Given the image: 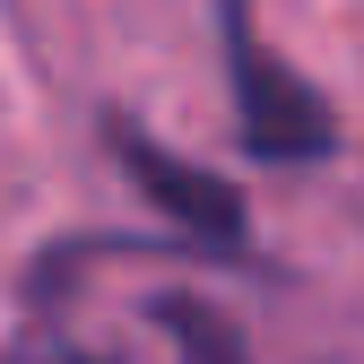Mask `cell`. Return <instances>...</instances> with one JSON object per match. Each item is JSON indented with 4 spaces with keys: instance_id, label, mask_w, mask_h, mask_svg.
<instances>
[{
    "instance_id": "6da1fadb",
    "label": "cell",
    "mask_w": 364,
    "mask_h": 364,
    "mask_svg": "<svg viewBox=\"0 0 364 364\" xmlns=\"http://www.w3.org/2000/svg\"><path fill=\"white\" fill-rule=\"evenodd\" d=\"M225 78H235L243 148H252L260 165H312V156H330V148H338L321 87H312L304 70H287V61L252 35L243 0H225Z\"/></svg>"
},
{
    "instance_id": "7a4b0ae2",
    "label": "cell",
    "mask_w": 364,
    "mask_h": 364,
    "mask_svg": "<svg viewBox=\"0 0 364 364\" xmlns=\"http://www.w3.org/2000/svg\"><path fill=\"white\" fill-rule=\"evenodd\" d=\"M105 139H113V156L130 165V182L148 191V208H165L191 243H208L217 260H235V252L252 243V217H243V200H235V182H217L208 165H191V156L156 148L130 113H113V122H105Z\"/></svg>"
},
{
    "instance_id": "3957f363",
    "label": "cell",
    "mask_w": 364,
    "mask_h": 364,
    "mask_svg": "<svg viewBox=\"0 0 364 364\" xmlns=\"http://www.w3.org/2000/svg\"><path fill=\"white\" fill-rule=\"evenodd\" d=\"M156 321H165V338L182 347V364H252L243 338H235V321H217V312L191 304V295H165V304H156Z\"/></svg>"
}]
</instances>
